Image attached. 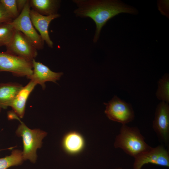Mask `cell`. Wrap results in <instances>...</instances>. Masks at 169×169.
Instances as JSON below:
<instances>
[{"label":"cell","mask_w":169,"mask_h":169,"mask_svg":"<svg viewBox=\"0 0 169 169\" xmlns=\"http://www.w3.org/2000/svg\"><path fill=\"white\" fill-rule=\"evenodd\" d=\"M77 6L74 13L77 17H89L95 22L96 28L93 38L97 42L101 30L107 21L122 13L135 14L136 9L116 0H74Z\"/></svg>","instance_id":"6da1fadb"},{"label":"cell","mask_w":169,"mask_h":169,"mask_svg":"<svg viewBox=\"0 0 169 169\" xmlns=\"http://www.w3.org/2000/svg\"><path fill=\"white\" fill-rule=\"evenodd\" d=\"M114 146L134 158L151 147L145 141L137 127H130L126 124L122 125L115 138Z\"/></svg>","instance_id":"7a4b0ae2"},{"label":"cell","mask_w":169,"mask_h":169,"mask_svg":"<svg viewBox=\"0 0 169 169\" xmlns=\"http://www.w3.org/2000/svg\"><path fill=\"white\" fill-rule=\"evenodd\" d=\"M14 119L18 120L21 123L16 130V134L22 138L23 146L22 154L23 159L28 160L34 163L37 158V150L42 146V140L47 133L39 129L29 128L20 120L16 115Z\"/></svg>","instance_id":"3957f363"},{"label":"cell","mask_w":169,"mask_h":169,"mask_svg":"<svg viewBox=\"0 0 169 169\" xmlns=\"http://www.w3.org/2000/svg\"><path fill=\"white\" fill-rule=\"evenodd\" d=\"M8 72L17 77H28L33 73L32 61L6 51L0 52V72Z\"/></svg>","instance_id":"277c9868"},{"label":"cell","mask_w":169,"mask_h":169,"mask_svg":"<svg viewBox=\"0 0 169 169\" xmlns=\"http://www.w3.org/2000/svg\"><path fill=\"white\" fill-rule=\"evenodd\" d=\"M30 8L29 1L27 0L21 13L11 23L15 29L22 32L30 40L37 50L42 49L44 42L32 24L30 15Z\"/></svg>","instance_id":"5b68a950"},{"label":"cell","mask_w":169,"mask_h":169,"mask_svg":"<svg viewBox=\"0 0 169 169\" xmlns=\"http://www.w3.org/2000/svg\"><path fill=\"white\" fill-rule=\"evenodd\" d=\"M106 105L105 113L110 120L126 124L135 118V114L131 105L115 95Z\"/></svg>","instance_id":"8992f818"},{"label":"cell","mask_w":169,"mask_h":169,"mask_svg":"<svg viewBox=\"0 0 169 169\" xmlns=\"http://www.w3.org/2000/svg\"><path fill=\"white\" fill-rule=\"evenodd\" d=\"M134 158L133 169H141L145 164L148 163L169 167V152L162 144L151 147Z\"/></svg>","instance_id":"52a82bcc"},{"label":"cell","mask_w":169,"mask_h":169,"mask_svg":"<svg viewBox=\"0 0 169 169\" xmlns=\"http://www.w3.org/2000/svg\"><path fill=\"white\" fill-rule=\"evenodd\" d=\"M6 47V52L31 61L38 55L37 49L30 40L16 29L12 40Z\"/></svg>","instance_id":"ba28073f"},{"label":"cell","mask_w":169,"mask_h":169,"mask_svg":"<svg viewBox=\"0 0 169 169\" xmlns=\"http://www.w3.org/2000/svg\"><path fill=\"white\" fill-rule=\"evenodd\" d=\"M152 127L160 142L165 146L169 143V105L161 102L156 109Z\"/></svg>","instance_id":"9c48e42d"},{"label":"cell","mask_w":169,"mask_h":169,"mask_svg":"<svg viewBox=\"0 0 169 169\" xmlns=\"http://www.w3.org/2000/svg\"><path fill=\"white\" fill-rule=\"evenodd\" d=\"M33 73L27 77L31 80L39 84L44 90L46 87L45 83L51 81L56 83L63 75L62 72H55L51 71L49 68L42 63L32 60Z\"/></svg>","instance_id":"30bf717a"},{"label":"cell","mask_w":169,"mask_h":169,"mask_svg":"<svg viewBox=\"0 0 169 169\" xmlns=\"http://www.w3.org/2000/svg\"><path fill=\"white\" fill-rule=\"evenodd\" d=\"M30 15L33 26L39 32L43 41L45 42L49 47L52 48L53 43L49 37L48 28L51 21L60 17V15L57 13L44 16L31 9L30 10Z\"/></svg>","instance_id":"8fae6325"},{"label":"cell","mask_w":169,"mask_h":169,"mask_svg":"<svg viewBox=\"0 0 169 169\" xmlns=\"http://www.w3.org/2000/svg\"><path fill=\"white\" fill-rule=\"evenodd\" d=\"M37 84L32 80L26 86L23 87L9 106L11 107L13 111L20 118L24 115L26 105L30 93Z\"/></svg>","instance_id":"7c38bea8"},{"label":"cell","mask_w":169,"mask_h":169,"mask_svg":"<svg viewBox=\"0 0 169 169\" xmlns=\"http://www.w3.org/2000/svg\"><path fill=\"white\" fill-rule=\"evenodd\" d=\"M17 83L0 84V107L6 109L23 87Z\"/></svg>","instance_id":"4fadbf2b"},{"label":"cell","mask_w":169,"mask_h":169,"mask_svg":"<svg viewBox=\"0 0 169 169\" xmlns=\"http://www.w3.org/2000/svg\"><path fill=\"white\" fill-rule=\"evenodd\" d=\"M62 144L66 152L70 154H75L83 150L84 141L83 137L79 133L72 131L64 136Z\"/></svg>","instance_id":"5bb4252c"},{"label":"cell","mask_w":169,"mask_h":169,"mask_svg":"<svg viewBox=\"0 0 169 169\" xmlns=\"http://www.w3.org/2000/svg\"><path fill=\"white\" fill-rule=\"evenodd\" d=\"M30 8L40 14L49 16L57 14L61 1L58 0H29Z\"/></svg>","instance_id":"9a60e30c"},{"label":"cell","mask_w":169,"mask_h":169,"mask_svg":"<svg viewBox=\"0 0 169 169\" xmlns=\"http://www.w3.org/2000/svg\"><path fill=\"white\" fill-rule=\"evenodd\" d=\"M23 160L22 151L17 149L13 150L10 155L0 158V169H7L12 166L21 165Z\"/></svg>","instance_id":"2e32d148"},{"label":"cell","mask_w":169,"mask_h":169,"mask_svg":"<svg viewBox=\"0 0 169 169\" xmlns=\"http://www.w3.org/2000/svg\"><path fill=\"white\" fill-rule=\"evenodd\" d=\"M157 99L162 101L169 103V76L165 74L158 82V89L156 93Z\"/></svg>","instance_id":"e0dca14e"},{"label":"cell","mask_w":169,"mask_h":169,"mask_svg":"<svg viewBox=\"0 0 169 169\" xmlns=\"http://www.w3.org/2000/svg\"><path fill=\"white\" fill-rule=\"evenodd\" d=\"M15 29L11 22L0 24V46L6 47L12 40Z\"/></svg>","instance_id":"ac0fdd59"},{"label":"cell","mask_w":169,"mask_h":169,"mask_svg":"<svg viewBox=\"0 0 169 169\" xmlns=\"http://www.w3.org/2000/svg\"><path fill=\"white\" fill-rule=\"evenodd\" d=\"M7 12L14 20L19 14L17 6L16 0H0Z\"/></svg>","instance_id":"d6986e66"},{"label":"cell","mask_w":169,"mask_h":169,"mask_svg":"<svg viewBox=\"0 0 169 169\" xmlns=\"http://www.w3.org/2000/svg\"><path fill=\"white\" fill-rule=\"evenodd\" d=\"M13 20L3 5L0 2V24L11 22Z\"/></svg>","instance_id":"ffe728a7"},{"label":"cell","mask_w":169,"mask_h":169,"mask_svg":"<svg viewBox=\"0 0 169 169\" xmlns=\"http://www.w3.org/2000/svg\"><path fill=\"white\" fill-rule=\"evenodd\" d=\"M27 1V0H16L18 9L19 14L24 8Z\"/></svg>","instance_id":"44dd1931"},{"label":"cell","mask_w":169,"mask_h":169,"mask_svg":"<svg viewBox=\"0 0 169 169\" xmlns=\"http://www.w3.org/2000/svg\"><path fill=\"white\" fill-rule=\"evenodd\" d=\"M115 169H123L121 167H119L116 168H115Z\"/></svg>","instance_id":"7402d4cb"},{"label":"cell","mask_w":169,"mask_h":169,"mask_svg":"<svg viewBox=\"0 0 169 169\" xmlns=\"http://www.w3.org/2000/svg\"><path fill=\"white\" fill-rule=\"evenodd\" d=\"M2 109V108L1 107H0V112H1V110Z\"/></svg>","instance_id":"603a6c76"},{"label":"cell","mask_w":169,"mask_h":169,"mask_svg":"<svg viewBox=\"0 0 169 169\" xmlns=\"http://www.w3.org/2000/svg\"></svg>","instance_id":"cb8c5ba5"}]
</instances>
